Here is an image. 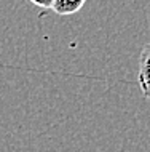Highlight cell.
Listing matches in <instances>:
<instances>
[{
  "mask_svg": "<svg viewBox=\"0 0 150 152\" xmlns=\"http://www.w3.org/2000/svg\"><path fill=\"white\" fill-rule=\"evenodd\" d=\"M139 87L145 99H150V43L142 48L139 58V74H137Z\"/></svg>",
  "mask_w": 150,
  "mask_h": 152,
  "instance_id": "cell-1",
  "label": "cell"
},
{
  "mask_svg": "<svg viewBox=\"0 0 150 152\" xmlns=\"http://www.w3.org/2000/svg\"><path fill=\"white\" fill-rule=\"evenodd\" d=\"M85 3H86V0H54L53 10L59 16H69L80 11Z\"/></svg>",
  "mask_w": 150,
  "mask_h": 152,
  "instance_id": "cell-2",
  "label": "cell"
},
{
  "mask_svg": "<svg viewBox=\"0 0 150 152\" xmlns=\"http://www.w3.org/2000/svg\"><path fill=\"white\" fill-rule=\"evenodd\" d=\"M34 5H37L40 8H53V3L54 0H30Z\"/></svg>",
  "mask_w": 150,
  "mask_h": 152,
  "instance_id": "cell-3",
  "label": "cell"
}]
</instances>
